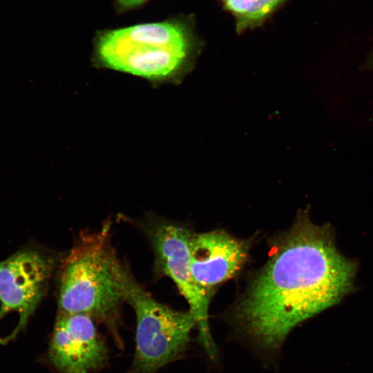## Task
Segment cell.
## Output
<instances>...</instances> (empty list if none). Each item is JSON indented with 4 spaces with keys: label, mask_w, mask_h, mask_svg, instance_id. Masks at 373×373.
Instances as JSON below:
<instances>
[{
    "label": "cell",
    "mask_w": 373,
    "mask_h": 373,
    "mask_svg": "<svg viewBox=\"0 0 373 373\" xmlns=\"http://www.w3.org/2000/svg\"><path fill=\"white\" fill-rule=\"evenodd\" d=\"M356 268L336 248L333 228L301 213L237 305L236 322L261 347L277 350L294 327L351 292Z\"/></svg>",
    "instance_id": "6da1fadb"
},
{
    "label": "cell",
    "mask_w": 373,
    "mask_h": 373,
    "mask_svg": "<svg viewBox=\"0 0 373 373\" xmlns=\"http://www.w3.org/2000/svg\"><path fill=\"white\" fill-rule=\"evenodd\" d=\"M111 224L81 232L61 265L58 277L59 312L80 313L105 324L119 346V311L125 301L127 270L112 247Z\"/></svg>",
    "instance_id": "7a4b0ae2"
},
{
    "label": "cell",
    "mask_w": 373,
    "mask_h": 373,
    "mask_svg": "<svg viewBox=\"0 0 373 373\" xmlns=\"http://www.w3.org/2000/svg\"><path fill=\"white\" fill-rule=\"evenodd\" d=\"M189 46L184 28L173 22L138 24L102 33L97 39L99 61L138 77L158 79L176 72Z\"/></svg>",
    "instance_id": "3957f363"
},
{
    "label": "cell",
    "mask_w": 373,
    "mask_h": 373,
    "mask_svg": "<svg viewBox=\"0 0 373 373\" xmlns=\"http://www.w3.org/2000/svg\"><path fill=\"white\" fill-rule=\"evenodd\" d=\"M124 290L136 316L135 350L128 373H156L183 354L196 321L189 310L178 311L156 300L128 271Z\"/></svg>",
    "instance_id": "277c9868"
},
{
    "label": "cell",
    "mask_w": 373,
    "mask_h": 373,
    "mask_svg": "<svg viewBox=\"0 0 373 373\" xmlns=\"http://www.w3.org/2000/svg\"><path fill=\"white\" fill-rule=\"evenodd\" d=\"M146 231L157 270L173 281L186 300L196 321L200 342L209 356L214 358L217 349L209 324L211 290L195 280L191 269L189 245L193 232L168 221L151 223Z\"/></svg>",
    "instance_id": "5b68a950"
},
{
    "label": "cell",
    "mask_w": 373,
    "mask_h": 373,
    "mask_svg": "<svg viewBox=\"0 0 373 373\" xmlns=\"http://www.w3.org/2000/svg\"><path fill=\"white\" fill-rule=\"evenodd\" d=\"M54 267L52 257L32 246L0 261V321L12 312L19 317L14 330L0 343L14 340L26 329L46 292Z\"/></svg>",
    "instance_id": "8992f818"
},
{
    "label": "cell",
    "mask_w": 373,
    "mask_h": 373,
    "mask_svg": "<svg viewBox=\"0 0 373 373\" xmlns=\"http://www.w3.org/2000/svg\"><path fill=\"white\" fill-rule=\"evenodd\" d=\"M108 355L92 317L58 313L47 352L57 373H91L106 364Z\"/></svg>",
    "instance_id": "52a82bcc"
},
{
    "label": "cell",
    "mask_w": 373,
    "mask_h": 373,
    "mask_svg": "<svg viewBox=\"0 0 373 373\" xmlns=\"http://www.w3.org/2000/svg\"><path fill=\"white\" fill-rule=\"evenodd\" d=\"M189 249L195 280L202 287L211 290L240 270L247 258L249 246L246 241L216 230L193 232Z\"/></svg>",
    "instance_id": "ba28073f"
},
{
    "label": "cell",
    "mask_w": 373,
    "mask_h": 373,
    "mask_svg": "<svg viewBox=\"0 0 373 373\" xmlns=\"http://www.w3.org/2000/svg\"><path fill=\"white\" fill-rule=\"evenodd\" d=\"M237 19L238 31L260 22L283 0H222Z\"/></svg>",
    "instance_id": "9c48e42d"
},
{
    "label": "cell",
    "mask_w": 373,
    "mask_h": 373,
    "mask_svg": "<svg viewBox=\"0 0 373 373\" xmlns=\"http://www.w3.org/2000/svg\"><path fill=\"white\" fill-rule=\"evenodd\" d=\"M147 0H117L119 8L122 10L134 8L142 5Z\"/></svg>",
    "instance_id": "30bf717a"
}]
</instances>
